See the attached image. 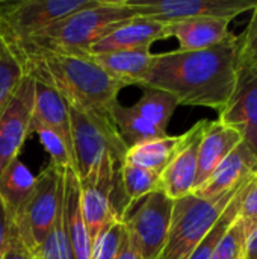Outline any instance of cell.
Instances as JSON below:
<instances>
[{"mask_svg": "<svg viewBox=\"0 0 257 259\" xmlns=\"http://www.w3.org/2000/svg\"><path fill=\"white\" fill-rule=\"evenodd\" d=\"M257 175L251 176L244 185L242 188L238 191V194L233 197V200L230 202V205L227 206V209L221 214V217L218 219V222L214 225V228L208 232V235L200 241V244L195 247V250L192 252V255L189 256V259H211L218 243L221 241V238L224 237V234L227 232V229L236 222V219L241 214V208L244 203L245 196L248 194L250 188L253 187L254 181H256Z\"/></svg>", "mask_w": 257, "mask_h": 259, "instance_id": "obj_25", "label": "cell"}, {"mask_svg": "<svg viewBox=\"0 0 257 259\" xmlns=\"http://www.w3.org/2000/svg\"><path fill=\"white\" fill-rule=\"evenodd\" d=\"M182 143L183 134L177 137L167 135L162 138L144 141L127 149L123 161L161 175L165 170V167L171 162V159L180 149Z\"/></svg>", "mask_w": 257, "mask_h": 259, "instance_id": "obj_22", "label": "cell"}, {"mask_svg": "<svg viewBox=\"0 0 257 259\" xmlns=\"http://www.w3.org/2000/svg\"><path fill=\"white\" fill-rule=\"evenodd\" d=\"M208 121L209 120H200L183 134L180 149L161 173V191H164L171 200L189 196L195 188L198 147Z\"/></svg>", "mask_w": 257, "mask_h": 259, "instance_id": "obj_12", "label": "cell"}, {"mask_svg": "<svg viewBox=\"0 0 257 259\" xmlns=\"http://www.w3.org/2000/svg\"><path fill=\"white\" fill-rule=\"evenodd\" d=\"M86 55L111 77L126 83L127 87L129 85L139 87L153 59V53L150 49L86 53Z\"/></svg>", "mask_w": 257, "mask_h": 259, "instance_id": "obj_20", "label": "cell"}, {"mask_svg": "<svg viewBox=\"0 0 257 259\" xmlns=\"http://www.w3.org/2000/svg\"><path fill=\"white\" fill-rule=\"evenodd\" d=\"M253 175H257V158L244 143H241L215 168L209 179L191 194L200 199H215L238 188Z\"/></svg>", "mask_w": 257, "mask_h": 259, "instance_id": "obj_14", "label": "cell"}, {"mask_svg": "<svg viewBox=\"0 0 257 259\" xmlns=\"http://www.w3.org/2000/svg\"><path fill=\"white\" fill-rule=\"evenodd\" d=\"M239 217L244 222L245 229H247V235H248V232L254 226H257V178L254 184H253V187L250 188L248 194L244 199Z\"/></svg>", "mask_w": 257, "mask_h": 259, "instance_id": "obj_33", "label": "cell"}, {"mask_svg": "<svg viewBox=\"0 0 257 259\" xmlns=\"http://www.w3.org/2000/svg\"><path fill=\"white\" fill-rule=\"evenodd\" d=\"M247 229L241 217L227 229L211 259H245Z\"/></svg>", "mask_w": 257, "mask_h": 259, "instance_id": "obj_32", "label": "cell"}, {"mask_svg": "<svg viewBox=\"0 0 257 259\" xmlns=\"http://www.w3.org/2000/svg\"><path fill=\"white\" fill-rule=\"evenodd\" d=\"M245 259H257V226H254L247 235Z\"/></svg>", "mask_w": 257, "mask_h": 259, "instance_id": "obj_37", "label": "cell"}, {"mask_svg": "<svg viewBox=\"0 0 257 259\" xmlns=\"http://www.w3.org/2000/svg\"><path fill=\"white\" fill-rule=\"evenodd\" d=\"M242 143V137L233 127L220 120L208 121L198 147V167L195 188L203 185L215 168L232 153V150Z\"/></svg>", "mask_w": 257, "mask_h": 259, "instance_id": "obj_18", "label": "cell"}, {"mask_svg": "<svg viewBox=\"0 0 257 259\" xmlns=\"http://www.w3.org/2000/svg\"><path fill=\"white\" fill-rule=\"evenodd\" d=\"M36 259H73L70 243L65 234V226H64L62 205L48 235L45 237L41 249L36 253Z\"/></svg>", "mask_w": 257, "mask_h": 259, "instance_id": "obj_31", "label": "cell"}, {"mask_svg": "<svg viewBox=\"0 0 257 259\" xmlns=\"http://www.w3.org/2000/svg\"><path fill=\"white\" fill-rule=\"evenodd\" d=\"M236 71L238 77L257 76V5L251 11L247 27L238 35Z\"/></svg>", "mask_w": 257, "mask_h": 259, "instance_id": "obj_28", "label": "cell"}, {"mask_svg": "<svg viewBox=\"0 0 257 259\" xmlns=\"http://www.w3.org/2000/svg\"><path fill=\"white\" fill-rule=\"evenodd\" d=\"M64 170L48 164L36 178L35 188L23 211L12 223L23 243L36 256L62 205Z\"/></svg>", "mask_w": 257, "mask_h": 259, "instance_id": "obj_6", "label": "cell"}, {"mask_svg": "<svg viewBox=\"0 0 257 259\" xmlns=\"http://www.w3.org/2000/svg\"><path fill=\"white\" fill-rule=\"evenodd\" d=\"M238 35L204 50L153 53L151 65L139 88L162 90L179 105L203 106L221 112L232 100L236 82Z\"/></svg>", "mask_w": 257, "mask_h": 259, "instance_id": "obj_1", "label": "cell"}, {"mask_svg": "<svg viewBox=\"0 0 257 259\" xmlns=\"http://www.w3.org/2000/svg\"><path fill=\"white\" fill-rule=\"evenodd\" d=\"M127 232L121 217L111 222L94 240L91 259H115Z\"/></svg>", "mask_w": 257, "mask_h": 259, "instance_id": "obj_30", "label": "cell"}, {"mask_svg": "<svg viewBox=\"0 0 257 259\" xmlns=\"http://www.w3.org/2000/svg\"><path fill=\"white\" fill-rule=\"evenodd\" d=\"M177 106V99L170 93L155 88H144L142 97L132 105V109L159 131L167 132L168 123Z\"/></svg>", "mask_w": 257, "mask_h": 259, "instance_id": "obj_26", "label": "cell"}, {"mask_svg": "<svg viewBox=\"0 0 257 259\" xmlns=\"http://www.w3.org/2000/svg\"><path fill=\"white\" fill-rule=\"evenodd\" d=\"M94 0H21L0 3V36L14 47L24 46L58 20Z\"/></svg>", "mask_w": 257, "mask_h": 259, "instance_id": "obj_7", "label": "cell"}, {"mask_svg": "<svg viewBox=\"0 0 257 259\" xmlns=\"http://www.w3.org/2000/svg\"><path fill=\"white\" fill-rule=\"evenodd\" d=\"M12 222L8 215V211L0 199V259L3 256L8 244H9V240H11V234H12Z\"/></svg>", "mask_w": 257, "mask_h": 259, "instance_id": "obj_35", "label": "cell"}, {"mask_svg": "<svg viewBox=\"0 0 257 259\" xmlns=\"http://www.w3.org/2000/svg\"><path fill=\"white\" fill-rule=\"evenodd\" d=\"M136 17L126 0H94L36 33L17 49L85 53L118 24Z\"/></svg>", "mask_w": 257, "mask_h": 259, "instance_id": "obj_3", "label": "cell"}, {"mask_svg": "<svg viewBox=\"0 0 257 259\" xmlns=\"http://www.w3.org/2000/svg\"><path fill=\"white\" fill-rule=\"evenodd\" d=\"M71 138L79 179L91 173L106 156L121 164L127 147L109 114L70 106Z\"/></svg>", "mask_w": 257, "mask_h": 259, "instance_id": "obj_5", "label": "cell"}, {"mask_svg": "<svg viewBox=\"0 0 257 259\" xmlns=\"http://www.w3.org/2000/svg\"><path fill=\"white\" fill-rule=\"evenodd\" d=\"M62 212L65 234L70 243L73 259H91L92 241L83 220L80 208V179L74 168H65L64 173Z\"/></svg>", "mask_w": 257, "mask_h": 259, "instance_id": "obj_15", "label": "cell"}, {"mask_svg": "<svg viewBox=\"0 0 257 259\" xmlns=\"http://www.w3.org/2000/svg\"><path fill=\"white\" fill-rule=\"evenodd\" d=\"M108 114L127 149L141 144L144 141H150L168 135L167 132L159 131L158 127L150 124L145 118L138 115L132 109V106H124L120 102L112 105Z\"/></svg>", "mask_w": 257, "mask_h": 259, "instance_id": "obj_24", "label": "cell"}, {"mask_svg": "<svg viewBox=\"0 0 257 259\" xmlns=\"http://www.w3.org/2000/svg\"><path fill=\"white\" fill-rule=\"evenodd\" d=\"M136 17L159 23L180 21L195 17L233 20L253 11L257 0H126Z\"/></svg>", "mask_w": 257, "mask_h": 259, "instance_id": "obj_10", "label": "cell"}, {"mask_svg": "<svg viewBox=\"0 0 257 259\" xmlns=\"http://www.w3.org/2000/svg\"><path fill=\"white\" fill-rule=\"evenodd\" d=\"M218 114V120L238 131L257 158V76L238 77L230 103Z\"/></svg>", "mask_w": 257, "mask_h": 259, "instance_id": "obj_13", "label": "cell"}, {"mask_svg": "<svg viewBox=\"0 0 257 259\" xmlns=\"http://www.w3.org/2000/svg\"><path fill=\"white\" fill-rule=\"evenodd\" d=\"M115 259H141V256L136 252V249L132 246V243L129 241V238L126 237V240L123 241V244H121V247H120V250H118Z\"/></svg>", "mask_w": 257, "mask_h": 259, "instance_id": "obj_36", "label": "cell"}, {"mask_svg": "<svg viewBox=\"0 0 257 259\" xmlns=\"http://www.w3.org/2000/svg\"><path fill=\"white\" fill-rule=\"evenodd\" d=\"M17 52L27 73L48 83L70 106L79 109L108 114L118 102L120 91L127 87L103 71L86 53L24 47Z\"/></svg>", "mask_w": 257, "mask_h": 259, "instance_id": "obj_2", "label": "cell"}, {"mask_svg": "<svg viewBox=\"0 0 257 259\" xmlns=\"http://www.w3.org/2000/svg\"><path fill=\"white\" fill-rule=\"evenodd\" d=\"M30 134H36L38 135L41 144L45 149V152L50 155V159H52L50 164H53L59 170H65V168H74L76 170V162H74L73 152L70 150L67 143L55 131L45 127L44 124L38 123L32 117Z\"/></svg>", "mask_w": 257, "mask_h": 259, "instance_id": "obj_29", "label": "cell"}, {"mask_svg": "<svg viewBox=\"0 0 257 259\" xmlns=\"http://www.w3.org/2000/svg\"><path fill=\"white\" fill-rule=\"evenodd\" d=\"M35 79V102H33V120L55 131L73 152L71 138V118L67 100L48 83ZM74 156V152H73Z\"/></svg>", "mask_w": 257, "mask_h": 259, "instance_id": "obj_19", "label": "cell"}, {"mask_svg": "<svg viewBox=\"0 0 257 259\" xmlns=\"http://www.w3.org/2000/svg\"><path fill=\"white\" fill-rule=\"evenodd\" d=\"M164 24L165 39L171 36L176 38L179 41V50L185 52L214 47L232 33L229 30L230 20L217 17H195Z\"/></svg>", "mask_w": 257, "mask_h": 259, "instance_id": "obj_17", "label": "cell"}, {"mask_svg": "<svg viewBox=\"0 0 257 259\" xmlns=\"http://www.w3.org/2000/svg\"><path fill=\"white\" fill-rule=\"evenodd\" d=\"M35 102V79L26 71L17 91L0 114V175L18 159L30 134Z\"/></svg>", "mask_w": 257, "mask_h": 259, "instance_id": "obj_11", "label": "cell"}, {"mask_svg": "<svg viewBox=\"0 0 257 259\" xmlns=\"http://www.w3.org/2000/svg\"><path fill=\"white\" fill-rule=\"evenodd\" d=\"M247 181L215 199H200L189 194L174 200L168 237L158 259H189Z\"/></svg>", "mask_w": 257, "mask_h": 259, "instance_id": "obj_4", "label": "cell"}, {"mask_svg": "<svg viewBox=\"0 0 257 259\" xmlns=\"http://www.w3.org/2000/svg\"><path fill=\"white\" fill-rule=\"evenodd\" d=\"M174 200L158 190L141 200L136 209L123 219L127 238L141 259H158L171 223Z\"/></svg>", "mask_w": 257, "mask_h": 259, "instance_id": "obj_8", "label": "cell"}, {"mask_svg": "<svg viewBox=\"0 0 257 259\" xmlns=\"http://www.w3.org/2000/svg\"><path fill=\"white\" fill-rule=\"evenodd\" d=\"M24 76L26 67L20 53L0 36V114L9 103Z\"/></svg>", "mask_w": 257, "mask_h": 259, "instance_id": "obj_27", "label": "cell"}, {"mask_svg": "<svg viewBox=\"0 0 257 259\" xmlns=\"http://www.w3.org/2000/svg\"><path fill=\"white\" fill-rule=\"evenodd\" d=\"M159 181L161 175L123 161L118 167V188L124 197V209L121 219L127 215L132 206L138 205L151 193L161 190Z\"/></svg>", "mask_w": 257, "mask_h": 259, "instance_id": "obj_23", "label": "cell"}, {"mask_svg": "<svg viewBox=\"0 0 257 259\" xmlns=\"http://www.w3.org/2000/svg\"><path fill=\"white\" fill-rule=\"evenodd\" d=\"M36 178L20 161L11 162L0 175V199L14 223L33 193Z\"/></svg>", "mask_w": 257, "mask_h": 259, "instance_id": "obj_21", "label": "cell"}, {"mask_svg": "<svg viewBox=\"0 0 257 259\" xmlns=\"http://www.w3.org/2000/svg\"><path fill=\"white\" fill-rule=\"evenodd\" d=\"M118 167L120 164L106 156L91 173L80 179V208L92 243L111 222L120 217L114 203Z\"/></svg>", "mask_w": 257, "mask_h": 259, "instance_id": "obj_9", "label": "cell"}, {"mask_svg": "<svg viewBox=\"0 0 257 259\" xmlns=\"http://www.w3.org/2000/svg\"><path fill=\"white\" fill-rule=\"evenodd\" d=\"M165 39V24L142 17H133L95 42L85 53H106L120 50L150 49L156 41Z\"/></svg>", "mask_w": 257, "mask_h": 259, "instance_id": "obj_16", "label": "cell"}, {"mask_svg": "<svg viewBox=\"0 0 257 259\" xmlns=\"http://www.w3.org/2000/svg\"><path fill=\"white\" fill-rule=\"evenodd\" d=\"M2 259H36V256L33 255V252L20 238L15 226L12 228L9 244H8V247H6Z\"/></svg>", "mask_w": 257, "mask_h": 259, "instance_id": "obj_34", "label": "cell"}]
</instances>
